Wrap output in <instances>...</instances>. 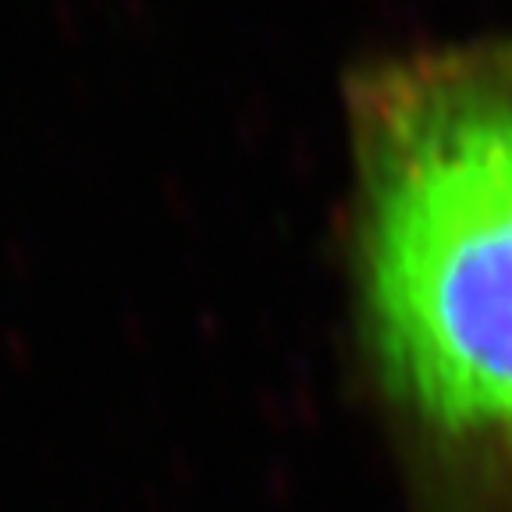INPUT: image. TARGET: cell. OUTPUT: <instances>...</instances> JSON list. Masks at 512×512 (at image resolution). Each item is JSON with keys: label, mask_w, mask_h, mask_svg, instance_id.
I'll return each instance as SVG.
<instances>
[{"label": "cell", "mask_w": 512, "mask_h": 512, "mask_svg": "<svg viewBox=\"0 0 512 512\" xmlns=\"http://www.w3.org/2000/svg\"><path fill=\"white\" fill-rule=\"evenodd\" d=\"M370 370L424 477L512 495V57L399 75L367 136Z\"/></svg>", "instance_id": "6da1fadb"}]
</instances>
